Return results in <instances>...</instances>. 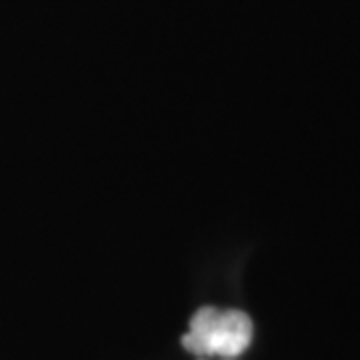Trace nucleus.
Returning a JSON list of instances; mask_svg holds the SVG:
<instances>
[{"label": "nucleus", "instance_id": "nucleus-1", "mask_svg": "<svg viewBox=\"0 0 360 360\" xmlns=\"http://www.w3.org/2000/svg\"><path fill=\"white\" fill-rule=\"evenodd\" d=\"M252 333V321L243 310L202 307L193 314L182 345L200 359L231 360L246 352Z\"/></svg>", "mask_w": 360, "mask_h": 360}, {"label": "nucleus", "instance_id": "nucleus-2", "mask_svg": "<svg viewBox=\"0 0 360 360\" xmlns=\"http://www.w3.org/2000/svg\"><path fill=\"white\" fill-rule=\"evenodd\" d=\"M202 360H206V359H202ZM231 360H234V359H231Z\"/></svg>", "mask_w": 360, "mask_h": 360}]
</instances>
